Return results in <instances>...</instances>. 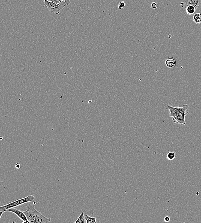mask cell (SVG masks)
Instances as JSON below:
<instances>
[{
  "label": "cell",
  "mask_w": 201,
  "mask_h": 223,
  "mask_svg": "<svg viewBox=\"0 0 201 223\" xmlns=\"http://www.w3.org/2000/svg\"><path fill=\"white\" fill-rule=\"evenodd\" d=\"M70 4V3L62 1L60 3H55L52 1H49L47 0H44V6L48 9L51 12L58 14L64 7L67 6Z\"/></svg>",
  "instance_id": "3957f363"
},
{
  "label": "cell",
  "mask_w": 201,
  "mask_h": 223,
  "mask_svg": "<svg viewBox=\"0 0 201 223\" xmlns=\"http://www.w3.org/2000/svg\"><path fill=\"white\" fill-rule=\"evenodd\" d=\"M186 9V11L188 15H192L195 13L196 9L194 7L192 6H189L187 7Z\"/></svg>",
  "instance_id": "8fae6325"
},
{
  "label": "cell",
  "mask_w": 201,
  "mask_h": 223,
  "mask_svg": "<svg viewBox=\"0 0 201 223\" xmlns=\"http://www.w3.org/2000/svg\"><path fill=\"white\" fill-rule=\"evenodd\" d=\"M193 21L197 24L201 23V13H196L193 17Z\"/></svg>",
  "instance_id": "9c48e42d"
},
{
  "label": "cell",
  "mask_w": 201,
  "mask_h": 223,
  "mask_svg": "<svg viewBox=\"0 0 201 223\" xmlns=\"http://www.w3.org/2000/svg\"><path fill=\"white\" fill-rule=\"evenodd\" d=\"M51 1L54 2V3H57V4L60 3V2H62V1H66V2H68V3H70V0H51Z\"/></svg>",
  "instance_id": "9a60e30c"
},
{
  "label": "cell",
  "mask_w": 201,
  "mask_h": 223,
  "mask_svg": "<svg viewBox=\"0 0 201 223\" xmlns=\"http://www.w3.org/2000/svg\"><path fill=\"white\" fill-rule=\"evenodd\" d=\"M164 222H168L170 220V217L168 216H167L164 218Z\"/></svg>",
  "instance_id": "e0dca14e"
},
{
  "label": "cell",
  "mask_w": 201,
  "mask_h": 223,
  "mask_svg": "<svg viewBox=\"0 0 201 223\" xmlns=\"http://www.w3.org/2000/svg\"><path fill=\"white\" fill-rule=\"evenodd\" d=\"M85 220L86 221L87 223H96V218L95 217L92 218L90 217L88 214H86L85 215Z\"/></svg>",
  "instance_id": "30bf717a"
},
{
  "label": "cell",
  "mask_w": 201,
  "mask_h": 223,
  "mask_svg": "<svg viewBox=\"0 0 201 223\" xmlns=\"http://www.w3.org/2000/svg\"><path fill=\"white\" fill-rule=\"evenodd\" d=\"M176 155L173 151H170L167 154V158L169 161H172L175 158Z\"/></svg>",
  "instance_id": "4fadbf2b"
},
{
  "label": "cell",
  "mask_w": 201,
  "mask_h": 223,
  "mask_svg": "<svg viewBox=\"0 0 201 223\" xmlns=\"http://www.w3.org/2000/svg\"><path fill=\"white\" fill-rule=\"evenodd\" d=\"M47 1H51V0H47Z\"/></svg>",
  "instance_id": "ffe728a7"
},
{
  "label": "cell",
  "mask_w": 201,
  "mask_h": 223,
  "mask_svg": "<svg viewBox=\"0 0 201 223\" xmlns=\"http://www.w3.org/2000/svg\"><path fill=\"white\" fill-rule=\"evenodd\" d=\"M34 199V196L33 195H29L24 197V198H21V199H19L17 200L14 201L4 206H1L0 207V213H1V215L0 217H1L3 213L4 212H6L7 209H10L12 208L15 207L17 206H19V205H22L24 203H27L28 202L32 201Z\"/></svg>",
  "instance_id": "7a4b0ae2"
},
{
  "label": "cell",
  "mask_w": 201,
  "mask_h": 223,
  "mask_svg": "<svg viewBox=\"0 0 201 223\" xmlns=\"http://www.w3.org/2000/svg\"><path fill=\"white\" fill-rule=\"evenodd\" d=\"M52 219L50 218H47L42 214L40 212H39L36 216L35 223H48L51 221Z\"/></svg>",
  "instance_id": "52a82bcc"
},
{
  "label": "cell",
  "mask_w": 201,
  "mask_h": 223,
  "mask_svg": "<svg viewBox=\"0 0 201 223\" xmlns=\"http://www.w3.org/2000/svg\"><path fill=\"white\" fill-rule=\"evenodd\" d=\"M27 210L23 212L30 223H35L36 216L40 212L35 208L34 204H29L27 206Z\"/></svg>",
  "instance_id": "277c9868"
},
{
  "label": "cell",
  "mask_w": 201,
  "mask_h": 223,
  "mask_svg": "<svg viewBox=\"0 0 201 223\" xmlns=\"http://www.w3.org/2000/svg\"><path fill=\"white\" fill-rule=\"evenodd\" d=\"M85 215H84V212H82L80 215L78 217V218L76 220L75 223H85Z\"/></svg>",
  "instance_id": "7c38bea8"
},
{
  "label": "cell",
  "mask_w": 201,
  "mask_h": 223,
  "mask_svg": "<svg viewBox=\"0 0 201 223\" xmlns=\"http://www.w3.org/2000/svg\"><path fill=\"white\" fill-rule=\"evenodd\" d=\"M199 194V193H198H198H197L196 195H197V194L198 195V194Z\"/></svg>",
  "instance_id": "d6986e66"
},
{
  "label": "cell",
  "mask_w": 201,
  "mask_h": 223,
  "mask_svg": "<svg viewBox=\"0 0 201 223\" xmlns=\"http://www.w3.org/2000/svg\"><path fill=\"white\" fill-rule=\"evenodd\" d=\"M165 64L166 66L168 68H173L176 64V61L173 58H168L165 61Z\"/></svg>",
  "instance_id": "ba28073f"
},
{
  "label": "cell",
  "mask_w": 201,
  "mask_h": 223,
  "mask_svg": "<svg viewBox=\"0 0 201 223\" xmlns=\"http://www.w3.org/2000/svg\"><path fill=\"white\" fill-rule=\"evenodd\" d=\"M16 167L17 168H18V169H19V168H20V165H19V163H17V164H16Z\"/></svg>",
  "instance_id": "ac0fdd59"
},
{
  "label": "cell",
  "mask_w": 201,
  "mask_h": 223,
  "mask_svg": "<svg viewBox=\"0 0 201 223\" xmlns=\"http://www.w3.org/2000/svg\"><path fill=\"white\" fill-rule=\"evenodd\" d=\"M201 4V0H184L180 5L184 8H186L189 6H192L196 9L200 6Z\"/></svg>",
  "instance_id": "5b68a950"
},
{
  "label": "cell",
  "mask_w": 201,
  "mask_h": 223,
  "mask_svg": "<svg viewBox=\"0 0 201 223\" xmlns=\"http://www.w3.org/2000/svg\"><path fill=\"white\" fill-rule=\"evenodd\" d=\"M151 7L153 8V9H155V8H157V4L155 3V2H153V3H151Z\"/></svg>",
  "instance_id": "2e32d148"
},
{
  "label": "cell",
  "mask_w": 201,
  "mask_h": 223,
  "mask_svg": "<svg viewBox=\"0 0 201 223\" xmlns=\"http://www.w3.org/2000/svg\"><path fill=\"white\" fill-rule=\"evenodd\" d=\"M7 211L12 212L15 214L16 215H17L18 217H19L23 220V223H30L29 221V220H28L26 215H25L23 212L20 211L19 209L13 207L10 208V209H7Z\"/></svg>",
  "instance_id": "8992f818"
},
{
  "label": "cell",
  "mask_w": 201,
  "mask_h": 223,
  "mask_svg": "<svg viewBox=\"0 0 201 223\" xmlns=\"http://www.w3.org/2000/svg\"><path fill=\"white\" fill-rule=\"evenodd\" d=\"M125 2L123 1H121L120 2L118 6V9L121 10L125 7Z\"/></svg>",
  "instance_id": "5bb4252c"
},
{
  "label": "cell",
  "mask_w": 201,
  "mask_h": 223,
  "mask_svg": "<svg viewBox=\"0 0 201 223\" xmlns=\"http://www.w3.org/2000/svg\"><path fill=\"white\" fill-rule=\"evenodd\" d=\"M166 109L169 112V116L172 118L173 122L184 125L186 124L185 117L189 112V106L184 104L182 107L173 106L167 105Z\"/></svg>",
  "instance_id": "6da1fadb"
}]
</instances>
